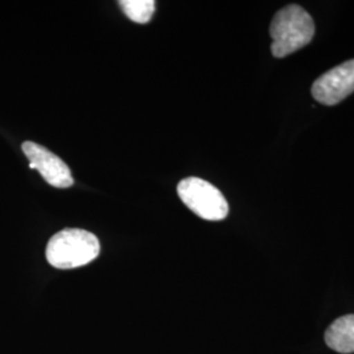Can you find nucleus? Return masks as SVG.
Wrapping results in <instances>:
<instances>
[{
	"label": "nucleus",
	"instance_id": "7ed1b4c3",
	"mask_svg": "<svg viewBox=\"0 0 354 354\" xmlns=\"http://www.w3.org/2000/svg\"><path fill=\"white\" fill-rule=\"evenodd\" d=\"M184 205L206 221H222L228 214V203L222 192L198 177H187L177 185Z\"/></svg>",
	"mask_w": 354,
	"mask_h": 354
},
{
	"label": "nucleus",
	"instance_id": "f03ea898",
	"mask_svg": "<svg viewBox=\"0 0 354 354\" xmlns=\"http://www.w3.org/2000/svg\"><path fill=\"white\" fill-rule=\"evenodd\" d=\"M100 253V241L92 232L64 228L51 236L46 245V260L57 269H74L92 263Z\"/></svg>",
	"mask_w": 354,
	"mask_h": 354
},
{
	"label": "nucleus",
	"instance_id": "39448f33",
	"mask_svg": "<svg viewBox=\"0 0 354 354\" xmlns=\"http://www.w3.org/2000/svg\"><path fill=\"white\" fill-rule=\"evenodd\" d=\"M29 163L35 165L44 177V180L55 188H70L74 184V177L68 165L57 156L55 153L49 151L46 147L38 145L36 142L26 140L21 146Z\"/></svg>",
	"mask_w": 354,
	"mask_h": 354
},
{
	"label": "nucleus",
	"instance_id": "f257e3e1",
	"mask_svg": "<svg viewBox=\"0 0 354 354\" xmlns=\"http://www.w3.org/2000/svg\"><path fill=\"white\" fill-rule=\"evenodd\" d=\"M273 38L272 53L276 58H285L307 46L315 35V24L310 13L301 6L290 4L279 10L269 28Z\"/></svg>",
	"mask_w": 354,
	"mask_h": 354
},
{
	"label": "nucleus",
	"instance_id": "423d86ee",
	"mask_svg": "<svg viewBox=\"0 0 354 354\" xmlns=\"http://www.w3.org/2000/svg\"><path fill=\"white\" fill-rule=\"evenodd\" d=\"M326 342L337 353H354V315L335 320L326 332Z\"/></svg>",
	"mask_w": 354,
	"mask_h": 354
},
{
	"label": "nucleus",
	"instance_id": "20e7f679",
	"mask_svg": "<svg viewBox=\"0 0 354 354\" xmlns=\"http://www.w3.org/2000/svg\"><path fill=\"white\" fill-rule=\"evenodd\" d=\"M353 92L354 59L330 68L311 88L314 99L324 105H336Z\"/></svg>",
	"mask_w": 354,
	"mask_h": 354
},
{
	"label": "nucleus",
	"instance_id": "0eeeda50",
	"mask_svg": "<svg viewBox=\"0 0 354 354\" xmlns=\"http://www.w3.org/2000/svg\"><path fill=\"white\" fill-rule=\"evenodd\" d=\"M118 4L127 17L137 24H147L155 12L153 0H121Z\"/></svg>",
	"mask_w": 354,
	"mask_h": 354
}]
</instances>
